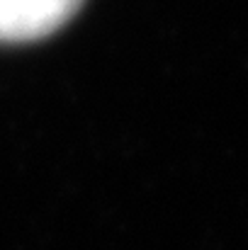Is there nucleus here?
I'll return each mask as SVG.
<instances>
[{"instance_id":"1","label":"nucleus","mask_w":248,"mask_h":250,"mask_svg":"<svg viewBox=\"0 0 248 250\" xmlns=\"http://www.w3.org/2000/svg\"><path fill=\"white\" fill-rule=\"evenodd\" d=\"M85 0H0V42H37L61 29Z\"/></svg>"}]
</instances>
